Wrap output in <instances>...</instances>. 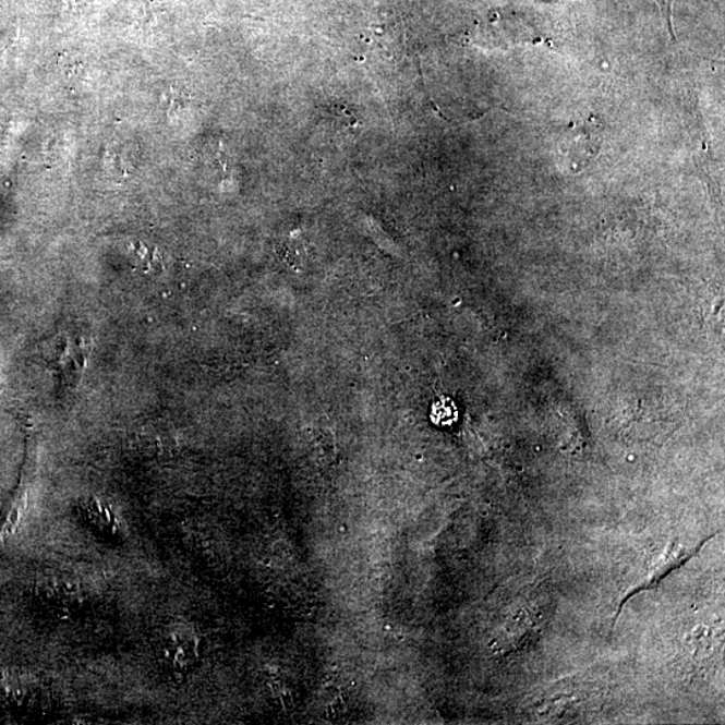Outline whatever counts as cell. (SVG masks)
Wrapping results in <instances>:
<instances>
[{"label":"cell","mask_w":725,"mask_h":725,"mask_svg":"<svg viewBox=\"0 0 725 725\" xmlns=\"http://www.w3.org/2000/svg\"><path fill=\"white\" fill-rule=\"evenodd\" d=\"M601 126L593 121L572 124L559 142V164L567 170H584L600 154Z\"/></svg>","instance_id":"1"}]
</instances>
